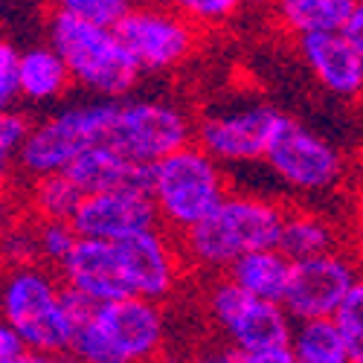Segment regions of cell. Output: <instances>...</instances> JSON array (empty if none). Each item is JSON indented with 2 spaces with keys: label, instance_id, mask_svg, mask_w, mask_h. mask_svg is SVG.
Returning a JSON list of instances; mask_svg holds the SVG:
<instances>
[{
  "label": "cell",
  "instance_id": "6da1fadb",
  "mask_svg": "<svg viewBox=\"0 0 363 363\" xmlns=\"http://www.w3.org/2000/svg\"><path fill=\"white\" fill-rule=\"evenodd\" d=\"M87 299L76 296L58 267L38 259H6L0 267V314L23 337L35 360L70 357Z\"/></svg>",
  "mask_w": 363,
  "mask_h": 363
},
{
  "label": "cell",
  "instance_id": "7a4b0ae2",
  "mask_svg": "<svg viewBox=\"0 0 363 363\" xmlns=\"http://www.w3.org/2000/svg\"><path fill=\"white\" fill-rule=\"evenodd\" d=\"M288 206L262 192H227V198L180 238L189 270L201 277L227 274L250 250L279 245Z\"/></svg>",
  "mask_w": 363,
  "mask_h": 363
},
{
  "label": "cell",
  "instance_id": "3957f363",
  "mask_svg": "<svg viewBox=\"0 0 363 363\" xmlns=\"http://www.w3.org/2000/svg\"><path fill=\"white\" fill-rule=\"evenodd\" d=\"M203 314L224 340L221 360L294 363V317L282 302L253 296L227 274H218L203 288Z\"/></svg>",
  "mask_w": 363,
  "mask_h": 363
},
{
  "label": "cell",
  "instance_id": "277c9868",
  "mask_svg": "<svg viewBox=\"0 0 363 363\" xmlns=\"http://www.w3.org/2000/svg\"><path fill=\"white\" fill-rule=\"evenodd\" d=\"M169 320L163 302L148 296H119L108 302H87L70 357L84 363H148L166 352Z\"/></svg>",
  "mask_w": 363,
  "mask_h": 363
},
{
  "label": "cell",
  "instance_id": "5b68a950",
  "mask_svg": "<svg viewBox=\"0 0 363 363\" xmlns=\"http://www.w3.org/2000/svg\"><path fill=\"white\" fill-rule=\"evenodd\" d=\"M145 189L155 203L157 224L184 235L227 198L230 177L224 163H218L198 140H189L148 166Z\"/></svg>",
  "mask_w": 363,
  "mask_h": 363
},
{
  "label": "cell",
  "instance_id": "8992f818",
  "mask_svg": "<svg viewBox=\"0 0 363 363\" xmlns=\"http://www.w3.org/2000/svg\"><path fill=\"white\" fill-rule=\"evenodd\" d=\"M47 41L62 52L76 90L99 99L131 96L143 73L113 26L87 23L62 12L47 15Z\"/></svg>",
  "mask_w": 363,
  "mask_h": 363
},
{
  "label": "cell",
  "instance_id": "52a82bcc",
  "mask_svg": "<svg viewBox=\"0 0 363 363\" xmlns=\"http://www.w3.org/2000/svg\"><path fill=\"white\" fill-rule=\"evenodd\" d=\"M111 111L113 99L99 96L47 108V113L33 119L29 125V134L15 160V174L26 184L44 174L65 172L87 145L105 140Z\"/></svg>",
  "mask_w": 363,
  "mask_h": 363
},
{
  "label": "cell",
  "instance_id": "ba28073f",
  "mask_svg": "<svg viewBox=\"0 0 363 363\" xmlns=\"http://www.w3.org/2000/svg\"><path fill=\"white\" fill-rule=\"evenodd\" d=\"M285 113L253 94H227L203 105L195 116V140L227 169L264 160Z\"/></svg>",
  "mask_w": 363,
  "mask_h": 363
},
{
  "label": "cell",
  "instance_id": "9c48e42d",
  "mask_svg": "<svg viewBox=\"0 0 363 363\" xmlns=\"http://www.w3.org/2000/svg\"><path fill=\"white\" fill-rule=\"evenodd\" d=\"M262 166L288 195L302 201L335 195L346 180L343 151L294 116H285Z\"/></svg>",
  "mask_w": 363,
  "mask_h": 363
},
{
  "label": "cell",
  "instance_id": "30bf717a",
  "mask_svg": "<svg viewBox=\"0 0 363 363\" xmlns=\"http://www.w3.org/2000/svg\"><path fill=\"white\" fill-rule=\"evenodd\" d=\"M189 140H195V116L180 102L163 96L113 99L105 143L119 148L128 160L151 166Z\"/></svg>",
  "mask_w": 363,
  "mask_h": 363
},
{
  "label": "cell",
  "instance_id": "8fae6325",
  "mask_svg": "<svg viewBox=\"0 0 363 363\" xmlns=\"http://www.w3.org/2000/svg\"><path fill=\"white\" fill-rule=\"evenodd\" d=\"M116 33L143 76H172L195 58L203 29L160 0H137Z\"/></svg>",
  "mask_w": 363,
  "mask_h": 363
},
{
  "label": "cell",
  "instance_id": "7c38bea8",
  "mask_svg": "<svg viewBox=\"0 0 363 363\" xmlns=\"http://www.w3.org/2000/svg\"><path fill=\"white\" fill-rule=\"evenodd\" d=\"M113 245L119 253V264H123L128 294L166 302L177 294L180 282L189 274L180 238L160 224L116 238Z\"/></svg>",
  "mask_w": 363,
  "mask_h": 363
},
{
  "label": "cell",
  "instance_id": "4fadbf2b",
  "mask_svg": "<svg viewBox=\"0 0 363 363\" xmlns=\"http://www.w3.org/2000/svg\"><path fill=\"white\" fill-rule=\"evenodd\" d=\"M360 262L354 259V253L343 247L294 259L282 306L294 320L335 317L352 285L360 279Z\"/></svg>",
  "mask_w": 363,
  "mask_h": 363
},
{
  "label": "cell",
  "instance_id": "5bb4252c",
  "mask_svg": "<svg viewBox=\"0 0 363 363\" xmlns=\"http://www.w3.org/2000/svg\"><path fill=\"white\" fill-rule=\"evenodd\" d=\"M70 221L76 233L84 238L116 241L137 230L155 227L157 213L145 184H128V186H111L99 192H84Z\"/></svg>",
  "mask_w": 363,
  "mask_h": 363
},
{
  "label": "cell",
  "instance_id": "9a60e30c",
  "mask_svg": "<svg viewBox=\"0 0 363 363\" xmlns=\"http://www.w3.org/2000/svg\"><path fill=\"white\" fill-rule=\"evenodd\" d=\"M294 47L302 67L328 96L343 102L363 99V55L352 47L343 29L299 35L294 38Z\"/></svg>",
  "mask_w": 363,
  "mask_h": 363
},
{
  "label": "cell",
  "instance_id": "2e32d148",
  "mask_svg": "<svg viewBox=\"0 0 363 363\" xmlns=\"http://www.w3.org/2000/svg\"><path fill=\"white\" fill-rule=\"evenodd\" d=\"M58 274H62L65 285L76 296L87 302H108V299L128 296V285L123 277L116 245L105 238L79 235L76 247L58 264Z\"/></svg>",
  "mask_w": 363,
  "mask_h": 363
},
{
  "label": "cell",
  "instance_id": "e0dca14e",
  "mask_svg": "<svg viewBox=\"0 0 363 363\" xmlns=\"http://www.w3.org/2000/svg\"><path fill=\"white\" fill-rule=\"evenodd\" d=\"M76 82L70 67L50 41L33 44L18 55V96L26 108H55L67 102Z\"/></svg>",
  "mask_w": 363,
  "mask_h": 363
},
{
  "label": "cell",
  "instance_id": "ac0fdd59",
  "mask_svg": "<svg viewBox=\"0 0 363 363\" xmlns=\"http://www.w3.org/2000/svg\"><path fill=\"white\" fill-rule=\"evenodd\" d=\"M148 166H140L128 160L123 151L111 143H94L65 169V174L84 192H99L111 186H128V184H145Z\"/></svg>",
  "mask_w": 363,
  "mask_h": 363
},
{
  "label": "cell",
  "instance_id": "d6986e66",
  "mask_svg": "<svg viewBox=\"0 0 363 363\" xmlns=\"http://www.w3.org/2000/svg\"><path fill=\"white\" fill-rule=\"evenodd\" d=\"M291 267H294V259L279 245H274V247L245 253L238 262H233L227 277L253 296L282 302L288 279H291Z\"/></svg>",
  "mask_w": 363,
  "mask_h": 363
},
{
  "label": "cell",
  "instance_id": "ffe728a7",
  "mask_svg": "<svg viewBox=\"0 0 363 363\" xmlns=\"http://www.w3.org/2000/svg\"><path fill=\"white\" fill-rule=\"evenodd\" d=\"M354 4L357 0H277L270 15L285 35L299 38L308 33L343 29Z\"/></svg>",
  "mask_w": 363,
  "mask_h": 363
},
{
  "label": "cell",
  "instance_id": "44dd1931",
  "mask_svg": "<svg viewBox=\"0 0 363 363\" xmlns=\"http://www.w3.org/2000/svg\"><path fill=\"white\" fill-rule=\"evenodd\" d=\"M279 247L291 259H306L340 247V230L314 206H291L279 233Z\"/></svg>",
  "mask_w": 363,
  "mask_h": 363
},
{
  "label": "cell",
  "instance_id": "7402d4cb",
  "mask_svg": "<svg viewBox=\"0 0 363 363\" xmlns=\"http://www.w3.org/2000/svg\"><path fill=\"white\" fill-rule=\"evenodd\" d=\"M291 352L296 363H349L346 335L335 317L294 320Z\"/></svg>",
  "mask_w": 363,
  "mask_h": 363
},
{
  "label": "cell",
  "instance_id": "603a6c76",
  "mask_svg": "<svg viewBox=\"0 0 363 363\" xmlns=\"http://www.w3.org/2000/svg\"><path fill=\"white\" fill-rule=\"evenodd\" d=\"M82 189L65 172L26 180V209L35 218H73Z\"/></svg>",
  "mask_w": 363,
  "mask_h": 363
},
{
  "label": "cell",
  "instance_id": "cb8c5ba5",
  "mask_svg": "<svg viewBox=\"0 0 363 363\" xmlns=\"http://www.w3.org/2000/svg\"><path fill=\"white\" fill-rule=\"evenodd\" d=\"M137 0H47L50 12H62L87 23H99V26H113L123 21Z\"/></svg>",
  "mask_w": 363,
  "mask_h": 363
},
{
  "label": "cell",
  "instance_id": "d4e9b609",
  "mask_svg": "<svg viewBox=\"0 0 363 363\" xmlns=\"http://www.w3.org/2000/svg\"><path fill=\"white\" fill-rule=\"evenodd\" d=\"M160 4H166L184 18H189L203 33H213V29L227 26L241 12L245 0H160Z\"/></svg>",
  "mask_w": 363,
  "mask_h": 363
},
{
  "label": "cell",
  "instance_id": "484cf974",
  "mask_svg": "<svg viewBox=\"0 0 363 363\" xmlns=\"http://www.w3.org/2000/svg\"><path fill=\"white\" fill-rule=\"evenodd\" d=\"M29 125H33V119L21 108L0 111V184H9L12 180L18 151L29 134Z\"/></svg>",
  "mask_w": 363,
  "mask_h": 363
},
{
  "label": "cell",
  "instance_id": "4316f807",
  "mask_svg": "<svg viewBox=\"0 0 363 363\" xmlns=\"http://www.w3.org/2000/svg\"><path fill=\"white\" fill-rule=\"evenodd\" d=\"M340 323L346 346H349V363H363V274L340 302V308L335 314Z\"/></svg>",
  "mask_w": 363,
  "mask_h": 363
},
{
  "label": "cell",
  "instance_id": "83f0119b",
  "mask_svg": "<svg viewBox=\"0 0 363 363\" xmlns=\"http://www.w3.org/2000/svg\"><path fill=\"white\" fill-rule=\"evenodd\" d=\"M18 55H21V50L9 38H0V111H9V108L21 105V96H18Z\"/></svg>",
  "mask_w": 363,
  "mask_h": 363
},
{
  "label": "cell",
  "instance_id": "f1b7e54d",
  "mask_svg": "<svg viewBox=\"0 0 363 363\" xmlns=\"http://www.w3.org/2000/svg\"><path fill=\"white\" fill-rule=\"evenodd\" d=\"M29 360H35V354L29 352L15 325L0 314V363H29Z\"/></svg>",
  "mask_w": 363,
  "mask_h": 363
},
{
  "label": "cell",
  "instance_id": "f546056e",
  "mask_svg": "<svg viewBox=\"0 0 363 363\" xmlns=\"http://www.w3.org/2000/svg\"><path fill=\"white\" fill-rule=\"evenodd\" d=\"M18 209L21 206L12 198V192L6 189V184H0V238L18 227Z\"/></svg>",
  "mask_w": 363,
  "mask_h": 363
},
{
  "label": "cell",
  "instance_id": "4dcf8cb0",
  "mask_svg": "<svg viewBox=\"0 0 363 363\" xmlns=\"http://www.w3.org/2000/svg\"><path fill=\"white\" fill-rule=\"evenodd\" d=\"M343 35L352 41V47L363 55V0H357L354 4V9H352V15H349V21L343 23Z\"/></svg>",
  "mask_w": 363,
  "mask_h": 363
},
{
  "label": "cell",
  "instance_id": "1f68e13d",
  "mask_svg": "<svg viewBox=\"0 0 363 363\" xmlns=\"http://www.w3.org/2000/svg\"><path fill=\"white\" fill-rule=\"evenodd\" d=\"M245 6H247V9H259V12H262V9L270 12V9L277 6V0H245Z\"/></svg>",
  "mask_w": 363,
  "mask_h": 363
},
{
  "label": "cell",
  "instance_id": "d6a6232c",
  "mask_svg": "<svg viewBox=\"0 0 363 363\" xmlns=\"http://www.w3.org/2000/svg\"><path fill=\"white\" fill-rule=\"evenodd\" d=\"M357 233L363 241V186H360V198H357Z\"/></svg>",
  "mask_w": 363,
  "mask_h": 363
},
{
  "label": "cell",
  "instance_id": "836d02e7",
  "mask_svg": "<svg viewBox=\"0 0 363 363\" xmlns=\"http://www.w3.org/2000/svg\"><path fill=\"white\" fill-rule=\"evenodd\" d=\"M4 259H6V256H4V247H0V267H4Z\"/></svg>",
  "mask_w": 363,
  "mask_h": 363
}]
</instances>
